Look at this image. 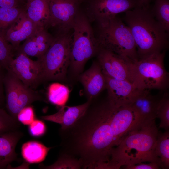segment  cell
<instances>
[{
	"mask_svg": "<svg viewBox=\"0 0 169 169\" xmlns=\"http://www.w3.org/2000/svg\"><path fill=\"white\" fill-rule=\"evenodd\" d=\"M25 12L37 26L46 29L49 18L47 0H27Z\"/></svg>",
	"mask_w": 169,
	"mask_h": 169,
	"instance_id": "cell-21",
	"label": "cell"
},
{
	"mask_svg": "<svg viewBox=\"0 0 169 169\" xmlns=\"http://www.w3.org/2000/svg\"><path fill=\"white\" fill-rule=\"evenodd\" d=\"M158 132L156 120L137 123L113 149L106 169H118L123 166L150 162H156L161 167L156 153Z\"/></svg>",
	"mask_w": 169,
	"mask_h": 169,
	"instance_id": "cell-2",
	"label": "cell"
},
{
	"mask_svg": "<svg viewBox=\"0 0 169 169\" xmlns=\"http://www.w3.org/2000/svg\"><path fill=\"white\" fill-rule=\"evenodd\" d=\"M19 130L0 134V169H11L10 164L16 160V145L23 136Z\"/></svg>",
	"mask_w": 169,
	"mask_h": 169,
	"instance_id": "cell-20",
	"label": "cell"
},
{
	"mask_svg": "<svg viewBox=\"0 0 169 169\" xmlns=\"http://www.w3.org/2000/svg\"><path fill=\"white\" fill-rule=\"evenodd\" d=\"M95 35L100 49L113 52L134 63L138 61L135 43L129 27L117 16L97 23Z\"/></svg>",
	"mask_w": 169,
	"mask_h": 169,
	"instance_id": "cell-5",
	"label": "cell"
},
{
	"mask_svg": "<svg viewBox=\"0 0 169 169\" xmlns=\"http://www.w3.org/2000/svg\"><path fill=\"white\" fill-rule=\"evenodd\" d=\"M165 51L154 54L134 63V83L141 90L165 91L169 85V73L164 60Z\"/></svg>",
	"mask_w": 169,
	"mask_h": 169,
	"instance_id": "cell-7",
	"label": "cell"
},
{
	"mask_svg": "<svg viewBox=\"0 0 169 169\" xmlns=\"http://www.w3.org/2000/svg\"><path fill=\"white\" fill-rule=\"evenodd\" d=\"M125 13L124 20L134 40L138 61L165 51L168 33L156 19L150 5H141Z\"/></svg>",
	"mask_w": 169,
	"mask_h": 169,
	"instance_id": "cell-3",
	"label": "cell"
},
{
	"mask_svg": "<svg viewBox=\"0 0 169 169\" xmlns=\"http://www.w3.org/2000/svg\"><path fill=\"white\" fill-rule=\"evenodd\" d=\"M54 39L44 27H38L32 35L20 46L16 55L23 54L40 58L44 54Z\"/></svg>",
	"mask_w": 169,
	"mask_h": 169,
	"instance_id": "cell-16",
	"label": "cell"
},
{
	"mask_svg": "<svg viewBox=\"0 0 169 169\" xmlns=\"http://www.w3.org/2000/svg\"><path fill=\"white\" fill-rule=\"evenodd\" d=\"M157 117L160 120L159 128L168 130L169 128V95L165 92L161 97L157 109Z\"/></svg>",
	"mask_w": 169,
	"mask_h": 169,
	"instance_id": "cell-28",
	"label": "cell"
},
{
	"mask_svg": "<svg viewBox=\"0 0 169 169\" xmlns=\"http://www.w3.org/2000/svg\"><path fill=\"white\" fill-rule=\"evenodd\" d=\"M25 5L10 8H0V35L5 38L8 30L25 10Z\"/></svg>",
	"mask_w": 169,
	"mask_h": 169,
	"instance_id": "cell-24",
	"label": "cell"
},
{
	"mask_svg": "<svg viewBox=\"0 0 169 169\" xmlns=\"http://www.w3.org/2000/svg\"><path fill=\"white\" fill-rule=\"evenodd\" d=\"M9 69L27 86L31 88L39 84L41 68L38 60L33 61L24 54H18Z\"/></svg>",
	"mask_w": 169,
	"mask_h": 169,
	"instance_id": "cell-14",
	"label": "cell"
},
{
	"mask_svg": "<svg viewBox=\"0 0 169 169\" xmlns=\"http://www.w3.org/2000/svg\"><path fill=\"white\" fill-rule=\"evenodd\" d=\"M52 147H48L36 141H30L24 143L21 148L23 158L30 163H38L45 158Z\"/></svg>",
	"mask_w": 169,
	"mask_h": 169,
	"instance_id": "cell-22",
	"label": "cell"
},
{
	"mask_svg": "<svg viewBox=\"0 0 169 169\" xmlns=\"http://www.w3.org/2000/svg\"><path fill=\"white\" fill-rule=\"evenodd\" d=\"M17 119L24 125H30L35 120L34 113L32 107L29 105L22 109L18 114Z\"/></svg>",
	"mask_w": 169,
	"mask_h": 169,
	"instance_id": "cell-31",
	"label": "cell"
},
{
	"mask_svg": "<svg viewBox=\"0 0 169 169\" xmlns=\"http://www.w3.org/2000/svg\"><path fill=\"white\" fill-rule=\"evenodd\" d=\"M141 5H149L152 0H138Z\"/></svg>",
	"mask_w": 169,
	"mask_h": 169,
	"instance_id": "cell-36",
	"label": "cell"
},
{
	"mask_svg": "<svg viewBox=\"0 0 169 169\" xmlns=\"http://www.w3.org/2000/svg\"><path fill=\"white\" fill-rule=\"evenodd\" d=\"M38 167L47 169H78L82 168V165L78 159L66 154L59 153L58 159L54 163L47 166L40 164Z\"/></svg>",
	"mask_w": 169,
	"mask_h": 169,
	"instance_id": "cell-27",
	"label": "cell"
},
{
	"mask_svg": "<svg viewBox=\"0 0 169 169\" xmlns=\"http://www.w3.org/2000/svg\"><path fill=\"white\" fill-rule=\"evenodd\" d=\"M19 123L13 119L3 108H0V134L19 130Z\"/></svg>",
	"mask_w": 169,
	"mask_h": 169,
	"instance_id": "cell-30",
	"label": "cell"
},
{
	"mask_svg": "<svg viewBox=\"0 0 169 169\" xmlns=\"http://www.w3.org/2000/svg\"><path fill=\"white\" fill-rule=\"evenodd\" d=\"M47 1L49 18L46 29H54L56 34L70 31L75 17L80 10L83 0Z\"/></svg>",
	"mask_w": 169,
	"mask_h": 169,
	"instance_id": "cell-9",
	"label": "cell"
},
{
	"mask_svg": "<svg viewBox=\"0 0 169 169\" xmlns=\"http://www.w3.org/2000/svg\"><path fill=\"white\" fill-rule=\"evenodd\" d=\"M87 96L92 101L106 88V80L101 68L97 62H94L90 68L79 76Z\"/></svg>",
	"mask_w": 169,
	"mask_h": 169,
	"instance_id": "cell-18",
	"label": "cell"
},
{
	"mask_svg": "<svg viewBox=\"0 0 169 169\" xmlns=\"http://www.w3.org/2000/svg\"><path fill=\"white\" fill-rule=\"evenodd\" d=\"M70 31L56 34L44 54L38 59L41 68L38 83L61 81L65 78L70 62L72 33Z\"/></svg>",
	"mask_w": 169,
	"mask_h": 169,
	"instance_id": "cell-6",
	"label": "cell"
},
{
	"mask_svg": "<svg viewBox=\"0 0 169 169\" xmlns=\"http://www.w3.org/2000/svg\"><path fill=\"white\" fill-rule=\"evenodd\" d=\"M156 153L158 157L161 169L169 168V131L159 132L157 137Z\"/></svg>",
	"mask_w": 169,
	"mask_h": 169,
	"instance_id": "cell-23",
	"label": "cell"
},
{
	"mask_svg": "<svg viewBox=\"0 0 169 169\" xmlns=\"http://www.w3.org/2000/svg\"><path fill=\"white\" fill-rule=\"evenodd\" d=\"M91 101L88 100L83 104L75 106L64 105L57 112L41 116V118L43 120L59 124L61 125L60 129H65L73 125L84 114Z\"/></svg>",
	"mask_w": 169,
	"mask_h": 169,
	"instance_id": "cell-19",
	"label": "cell"
},
{
	"mask_svg": "<svg viewBox=\"0 0 169 169\" xmlns=\"http://www.w3.org/2000/svg\"><path fill=\"white\" fill-rule=\"evenodd\" d=\"M38 27L29 18L24 10L8 30L5 38L16 53L20 43L31 36Z\"/></svg>",
	"mask_w": 169,
	"mask_h": 169,
	"instance_id": "cell-17",
	"label": "cell"
},
{
	"mask_svg": "<svg viewBox=\"0 0 169 169\" xmlns=\"http://www.w3.org/2000/svg\"><path fill=\"white\" fill-rule=\"evenodd\" d=\"M27 0H0V8H10L25 6Z\"/></svg>",
	"mask_w": 169,
	"mask_h": 169,
	"instance_id": "cell-33",
	"label": "cell"
},
{
	"mask_svg": "<svg viewBox=\"0 0 169 169\" xmlns=\"http://www.w3.org/2000/svg\"><path fill=\"white\" fill-rule=\"evenodd\" d=\"M138 123L130 105L114 106L110 126L115 147L118 146Z\"/></svg>",
	"mask_w": 169,
	"mask_h": 169,
	"instance_id": "cell-13",
	"label": "cell"
},
{
	"mask_svg": "<svg viewBox=\"0 0 169 169\" xmlns=\"http://www.w3.org/2000/svg\"><path fill=\"white\" fill-rule=\"evenodd\" d=\"M29 125L30 133L33 137L41 136L43 135L46 132V126L42 120H34Z\"/></svg>",
	"mask_w": 169,
	"mask_h": 169,
	"instance_id": "cell-32",
	"label": "cell"
},
{
	"mask_svg": "<svg viewBox=\"0 0 169 169\" xmlns=\"http://www.w3.org/2000/svg\"><path fill=\"white\" fill-rule=\"evenodd\" d=\"M151 11L154 16L165 30L169 31V0H154Z\"/></svg>",
	"mask_w": 169,
	"mask_h": 169,
	"instance_id": "cell-26",
	"label": "cell"
},
{
	"mask_svg": "<svg viewBox=\"0 0 169 169\" xmlns=\"http://www.w3.org/2000/svg\"><path fill=\"white\" fill-rule=\"evenodd\" d=\"M69 94V90L67 87L62 84L55 83L49 85L47 96L50 103L61 107L66 102Z\"/></svg>",
	"mask_w": 169,
	"mask_h": 169,
	"instance_id": "cell-25",
	"label": "cell"
},
{
	"mask_svg": "<svg viewBox=\"0 0 169 169\" xmlns=\"http://www.w3.org/2000/svg\"><path fill=\"white\" fill-rule=\"evenodd\" d=\"M114 106L107 99L95 105L91 103L75 123L59 129L60 152L78 159L83 169H105L115 148L111 127Z\"/></svg>",
	"mask_w": 169,
	"mask_h": 169,
	"instance_id": "cell-1",
	"label": "cell"
},
{
	"mask_svg": "<svg viewBox=\"0 0 169 169\" xmlns=\"http://www.w3.org/2000/svg\"><path fill=\"white\" fill-rule=\"evenodd\" d=\"M4 84L6 107L16 120L18 121L17 115L22 109L35 101L44 100L38 93L24 84L9 69L6 70Z\"/></svg>",
	"mask_w": 169,
	"mask_h": 169,
	"instance_id": "cell-8",
	"label": "cell"
},
{
	"mask_svg": "<svg viewBox=\"0 0 169 169\" xmlns=\"http://www.w3.org/2000/svg\"><path fill=\"white\" fill-rule=\"evenodd\" d=\"M70 64L74 75L81 73L86 62L97 54L100 48L90 22L80 10L72 27Z\"/></svg>",
	"mask_w": 169,
	"mask_h": 169,
	"instance_id": "cell-4",
	"label": "cell"
},
{
	"mask_svg": "<svg viewBox=\"0 0 169 169\" xmlns=\"http://www.w3.org/2000/svg\"><path fill=\"white\" fill-rule=\"evenodd\" d=\"M127 169H161L160 165L155 162L142 163L125 166Z\"/></svg>",
	"mask_w": 169,
	"mask_h": 169,
	"instance_id": "cell-34",
	"label": "cell"
},
{
	"mask_svg": "<svg viewBox=\"0 0 169 169\" xmlns=\"http://www.w3.org/2000/svg\"><path fill=\"white\" fill-rule=\"evenodd\" d=\"M90 22H106L141 5L138 0H83Z\"/></svg>",
	"mask_w": 169,
	"mask_h": 169,
	"instance_id": "cell-10",
	"label": "cell"
},
{
	"mask_svg": "<svg viewBox=\"0 0 169 169\" xmlns=\"http://www.w3.org/2000/svg\"><path fill=\"white\" fill-rule=\"evenodd\" d=\"M6 70L0 69V108H2L5 106L4 79Z\"/></svg>",
	"mask_w": 169,
	"mask_h": 169,
	"instance_id": "cell-35",
	"label": "cell"
},
{
	"mask_svg": "<svg viewBox=\"0 0 169 169\" xmlns=\"http://www.w3.org/2000/svg\"><path fill=\"white\" fill-rule=\"evenodd\" d=\"M162 94L153 95L150 90H142L130 104L136 115L138 123H144L155 120L157 109Z\"/></svg>",
	"mask_w": 169,
	"mask_h": 169,
	"instance_id": "cell-15",
	"label": "cell"
},
{
	"mask_svg": "<svg viewBox=\"0 0 169 169\" xmlns=\"http://www.w3.org/2000/svg\"><path fill=\"white\" fill-rule=\"evenodd\" d=\"M104 75L107 99L115 106L130 105L142 90L134 83Z\"/></svg>",
	"mask_w": 169,
	"mask_h": 169,
	"instance_id": "cell-12",
	"label": "cell"
},
{
	"mask_svg": "<svg viewBox=\"0 0 169 169\" xmlns=\"http://www.w3.org/2000/svg\"><path fill=\"white\" fill-rule=\"evenodd\" d=\"M97 55V62L104 75L134 83L133 67L134 63L104 49H100Z\"/></svg>",
	"mask_w": 169,
	"mask_h": 169,
	"instance_id": "cell-11",
	"label": "cell"
},
{
	"mask_svg": "<svg viewBox=\"0 0 169 169\" xmlns=\"http://www.w3.org/2000/svg\"><path fill=\"white\" fill-rule=\"evenodd\" d=\"M16 52L5 38L0 35V69L7 70Z\"/></svg>",
	"mask_w": 169,
	"mask_h": 169,
	"instance_id": "cell-29",
	"label": "cell"
}]
</instances>
